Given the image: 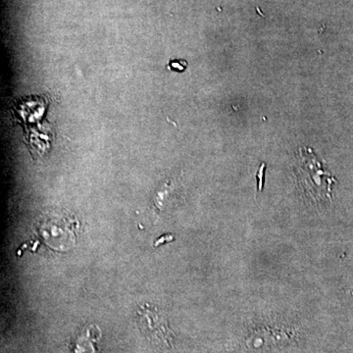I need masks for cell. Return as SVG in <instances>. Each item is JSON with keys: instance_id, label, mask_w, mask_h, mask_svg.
<instances>
[{"instance_id": "obj_1", "label": "cell", "mask_w": 353, "mask_h": 353, "mask_svg": "<svg viewBox=\"0 0 353 353\" xmlns=\"http://www.w3.org/2000/svg\"><path fill=\"white\" fill-rule=\"evenodd\" d=\"M297 185L304 196L314 203L331 201L332 187L336 179L312 150L301 148L294 164Z\"/></svg>"}, {"instance_id": "obj_2", "label": "cell", "mask_w": 353, "mask_h": 353, "mask_svg": "<svg viewBox=\"0 0 353 353\" xmlns=\"http://www.w3.org/2000/svg\"><path fill=\"white\" fill-rule=\"evenodd\" d=\"M139 325L148 341L160 348H170L173 343V332L166 318L157 309L143 306L138 312Z\"/></svg>"}, {"instance_id": "obj_3", "label": "cell", "mask_w": 353, "mask_h": 353, "mask_svg": "<svg viewBox=\"0 0 353 353\" xmlns=\"http://www.w3.org/2000/svg\"><path fill=\"white\" fill-rule=\"evenodd\" d=\"M187 67L188 62L183 59L171 60L168 65V68L172 70V71L180 72V73L185 71Z\"/></svg>"}]
</instances>
